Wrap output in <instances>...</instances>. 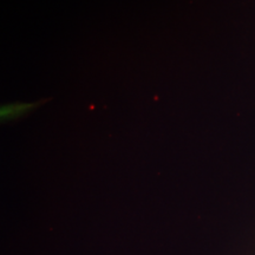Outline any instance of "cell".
I'll return each mask as SVG.
<instances>
[{
  "label": "cell",
  "mask_w": 255,
  "mask_h": 255,
  "mask_svg": "<svg viewBox=\"0 0 255 255\" xmlns=\"http://www.w3.org/2000/svg\"><path fill=\"white\" fill-rule=\"evenodd\" d=\"M40 104L41 101L37 102V103L14 102V103L4 104L1 105V109H0V119H1L2 123L9 122V121H15L25 116V115H27L28 113H31L32 110L36 109Z\"/></svg>",
  "instance_id": "1"
}]
</instances>
